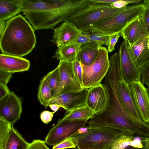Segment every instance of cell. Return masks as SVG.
<instances>
[{
	"instance_id": "42",
	"label": "cell",
	"mask_w": 149,
	"mask_h": 149,
	"mask_svg": "<svg viewBox=\"0 0 149 149\" xmlns=\"http://www.w3.org/2000/svg\"><path fill=\"white\" fill-rule=\"evenodd\" d=\"M49 106L51 109L55 112L57 111L60 107V106L56 104H51L49 105Z\"/></svg>"
},
{
	"instance_id": "9",
	"label": "cell",
	"mask_w": 149,
	"mask_h": 149,
	"mask_svg": "<svg viewBox=\"0 0 149 149\" xmlns=\"http://www.w3.org/2000/svg\"><path fill=\"white\" fill-rule=\"evenodd\" d=\"M58 66L60 72V83L56 96L65 93L79 92L84 90L74 74L72 63L59 61Z\"/></svg>"
},
{
	"instance_id": "6",
	"label": "cell",
	"mask_w": 149,
	"mask_h": 149,
	"mask_svg": "<svg viewBox=\"0 0 149 149\" xmlns=\"http://www.w3.org/2000/svg\"><path fill=\"white\" fill-rule=\"evenodd\" d=\"M108 52L106 47L100 46L97 55L91 64L87 66L81 63L84 89H88L98 85L107 75L110 66Z\"/></svg>"
},
{
	"instance_id": "25",
	"label": "cell",
	"mask_w": 149,
	"mask_h": 149,
	"mask_svg": "<svg viewBox=\"0 0 149 149\" xmlns=\"http://www.w3.org/2000/svg\"><path fill=\"white\" fill-rule=\"evenodd\" d=\"M46 75L51 90L52 97H55L60 83V74L58 67L48 73Z\"/></svg>"
},
{
	"instance_id": "16",
	"label": "cell",
	"mask_w": 149,
	"mask_h": 149,
	"mask_svg": "<svg viewBox=\"0 0 149 149\" xmlns=\"http://www.w3.org/2000/svg\"><path fill=\"white\" fill-rule=\"evenodd\" d=\"M129 52L134 63L141 71L149 63V37L138 41L129 48Z\"/></svg>"
},
{
	"instance_id": "12",
	"label": "cell",
	"mask_w": 149,
	"mask_h": 149,
	"mask_svg": "<svg viewBox=\"0 0 149 149\" xmlns=\"http://www.w3.org/2000/svg\"><path fill=\"white\" fill-rule=\"evenodd\" d=\"M132 97L141 120L149 124V96L148 90L141 81L129 84Z\"/></svg>"
},
{
	"instance_id": "3",
	"label": "cell",
	"mask_w": 149,
	"mask_h": 149,
	"mask_svg": "<svg viewBox=\"0 0 149 149\" xmlns=\"http://www.w3.org/2000/svg\"><path fill=\"white\" fill-rule=\"evenodd\" d=\"M111 4H91L64 22L72 23L82 33H88L92 27L116 15L127 7L126 6L121 8H114Z\"/></svg>"
},
{
	"instance_id": "10",
	"label": "cell",
	"mask_w": 149,
	"mask_h": 149,
	"mask_svg": "<svg viewBox=\"0 0 149 149\" xmlns=\"http://www.w3.org/2000/svg\"><path fill=\"white\" fill-rule=\"evenodd\" d=\"M118 52L122 76L127 84L141 81V71L134 63L129 52V45L124 40L121 44Z\"/></svg>"
},
{
	"instance_id": "33",
	"label": "cell",
	"mask_w": 149,
	"mask_h": 149,
	"mask_svg": "<svg viewBox=\"0 0 149 149\" xmlns=\"http://www.w3.org/2000/svg\"><path fill=\"white\" fill-rule=\"evenodd\" d=\"M140 17L149 37V8L148 7L145 6L144 10Z\"/></svg>"
},
{
	"instance_id": "26",
	"label": "cell",
	"mask_w": 149,
	"mask_h": 149,
	"mask_svg": "<svg viewBox=\"0 0 149 149\" xmlns=\"http://www.w3.org/2000/svg\"><path fill=\"white\" fill-rule=\"evenodd\" d=\"M134 135L125 132L112 145L109 149H124L132 145L134 139Z\"/></svg>"
},
{
	"instance_id": "1",
	"label": "cell",
	"mask_w": 149,
	"mask_h": 149,
	"mask_svg": "<svg viewBox=\"0 0 149 149\" xmlns=\"http://www.w3.org/2000/svg\"><path fill=\"white\" fill-rule=\"evenodd\" d=\"M90 4L88 0H23L21 12L34 30H54L58 23Z\"/></svg>"
},
{
	"instance_id": "37",
	"label": "cell",
	"mask_w": 149,
	"mask_h": 149,
	"mask_svg": "<svg viewBox=\"0 0 149 149\" xmlns=\"http://www.w3.org/2000/svg\"><path fill=\"white\" fill-rule=\"evenodd\" d=\"M56 112H51L48 111H44L40 113V117L42 121L44 123L47 124L52 120L53 115Z\"/></svg>"
},
{
	"instance_id": "11",
	"label": "cell",
	"mask_w": 149,
	"mask_h": 149,
	"mask_svg": "<svg viewBox=\"0 0 149 149\" xmlns=\"http://www.w3.org/2000/svg\"><path fill=\"white\" fill-rule=\"evenodd\" d=\"M22 111L21 99L13 92L0 100V118L12 125L20 118Z\"/></svg>"
},
{
	"instance_id": "23",
	"label": "cell",
	"mask_w": 149,
	"mask_h": 149,
	"mask_svg": "<svg viewBox=\"0 0 149 149\" xmlns=\"http://www.w3.org/2000/svg\"><path fill=\"white\" fill-rule=\"evenodd\" d=\"M80 47L66 45L59 46L54 57L59 61L72 63L77 58Z\"/></svg>"
},
{
	"instance_id": "15",
	"label": "cell",
	"mask_w": 149,
	"mask_h": 149,
	"mask_svg": "<svg viewBox=\"0 0 149 149\" xmlns=\"http://www.w3.org/2000/svg\"><path fill=\"white\" fill-rule=\"evenodd\" d=\"M117 92L120 102L126 111L132 116L142 120L134 104L129 84L123 79L118 83Z\"/></svg>"
},
{
	"instance_id": "40",
	"label": "cell",
	"mask_w": 149,
	"mask_h": 149,
	"mask_svg": "<svg viewBox=\"0 0 149 149\" xmlns=\"http://www.w3.org/2000/svg\"><path fill=\"white\" fill-rule=\"evenodd\" d=\"M77 147V149H104L93 146L82 144H78Z\"/></svg>"
},
{
	"instance_id": "31",
	"label": "cell",
	"mask_w": 149,
	"mask_h": 149,
	"mask_svg": "<svg viewBox=\"0 0 149 149\" xmlns=\"http://www.w3.org/2000/svg\"><path fill=\"white\" fill-rule=\"evenodd\" d=\"M72 64L74 74L80 84L82 86V71L81 63L77 58L72 63Z\"/></svg>"
},
{
	"instance_id": "39",
	"label": "cell",
	"mask_w": 149,
	"mask_h": 149,
	"mask_svg": "<svg viewBox=\"0 0 149 149\" xmlns=\"http://www.w3.org/2000/svg\"><path fill=\"white\" fill-rule=\"evenodd\" d=\"M135 140L132 145L128 146L124 149H147L145 145H143L141 141L136 143L140 141L135 143Z\"/></svg>"
},
{
	"instance_id": "13",
	"label": "cell",
	"mask_w": 149,
	"mask_h": 149,
	"mask_svg": "<svg viewBox=\"0 0 149 149\" xmlns=\"http://www.w3.org/2000/svg\"><path fill=\"white\" fill-rule=\"evenodd\" d=\"M88 89H84L79 92L63 93L52 97L49 105L56 104L64 109L66 112L86 104Z\"/></svg>"
},
{
	"instance_id": "8",
	"label": "cell",
	"mask_w": 149,
	"mask_h": 149,
	"mask_svg": "<svg viewBox=\"0 0 149 149\" xmlns=\"http://www.w3.org/2000/svg\"><path fill=\"white\" fill-rule=\"evenodd\" d=\"M110 95L107 86L100 83L88 89L86 104L95 113L99 115L109 107Z\"/></svg>"
},
{
	"instance_id": "45",
	"label": "cell",
	"mask_w": 149,
	"mask_h": 149,
	"mask_svg": "<svg viewBox=\"0 0 149 149\" xmlns=\"http://www.w3.org/2000/svg\"><path fill=\"white\" fill-rule=\"evenodd\" d=\"M147 90H148V95L149 96V86H148L147 87Z\"/></svg>"
},
{
	"instance_id": "2",
	"label": "cell",
	"mask_w": 149,
	"mask_h": 149,
	"mask_svg": "<svg viewBox=\"0 0 149 149\" xmlns=\"http://www.w3.org/2000/svg\"><path fill=\"white\" fill-rule=\"evenodd\" d=\"M36 43L33 28L22 15L6 22L5 29L0 36V48L2 53L22 57L32 51Z\"/></svg>"
},
{
	"instance_id": "17",
	"label": "cell",
	"mask_w": 149,
	"mask_h": 149,
	"mask_svg": "<svg viewBox=\"0 0 149 149\" xmlns=\"http://www.w3.org/2000/svg\"><path fill=\"white\" fill-rule=\"evenodd\" d=\"M30 67V61L22 57L0 54V69L14 73L27 71Z\"/></svg>"
},
{
	"instance_id": "29",
	"label": "cell",
	"mask_w": 149,
	"mask_h": 149,
	"mask_svg": "<svg viewBox=\"0 0 149 149\" xmlns=\"http://www.w3.org/2000/svg\"><path fill=\"white\" fill-rule=\"evenodd\" d=\"M91 42L90 39L87 34L81 33L76 36L65 45L81 46L84 44Z\"/></svg>"
},
{
	"instance_id": "38",
	"label": "cell",
	"mask_w": 149,
	"mask_h": 149,
	"mask_svg": "<svg viewBox=\"0 0 149 149\" xmlns=\"http://www.w3.org/2000/svg\"><path fill=\"white\" fill-rule=\"evenodd\" d=\"M10 92L7 85L0 84V100L7 96Z\"/></svg>"
},
{
	"instance_id": "18",
	"label": "cell",
	"mask_w": 149,
	"mask_h": 149,
	"mask_svg": "<svg viewBox=\"0 0 149 149\" xmlns=\"http://www.w3.org/2000/svg\"><path fill=\"white\" fill-rule=\"evenodd\" d=\"M54 30L52 41L57 47L65 44L82 33L74 24L69 21L65 22Z\"/></svg>"
},
{
	"instance_id": "4",
	"label": "cell",
	"mask_w": 149,
	"mask_h": 149,
	"mask_svg": "<svg viewBox=\"0 0 149 149\" xmlns=\"http://www.w3.org/2000/svg\"><path fill=\"white\" fill-rule=\"evenodd\" d=\"M145 7L143 3L127 6L116 15L92 27L89 33L95 31L107 36L120 34L128 24L141 15Z\"/></svg>"
},
{
	"instance_id": "41",
	"label": "cell",
	"mask_w": 149,
	"mask_h": 149,
	"mask_svg": "<svg viewBox=\"0 0 149 149\" xmlns=\"http://www.w3.org/2000/svg\"><path fill=\"white\" fill-rule=\"evenodd\" d=\"M6 27V22L5 21H0V36L4 31Z\"/></svg>"
},
{
	"instance_id": "20",
	"label": "cell",
	"mask_w": 149,
	"mask_h": 149,
	"mask_svg": "<svg viewBox=\"0 0 149 149\" xmlns=\"http://www.w3.org/2000/svg\"><path fill=\"white\" fill-rule=\"evenodd\" d=\"M23 0H0V21L8 20L21 12Z\"/></svg>"
},
{
	"instance_id": "22",
	"label": "cell",
	"mask_w": 149,
	"mask_h": 149,
	"mask_svg": "<svg viewBox=\"0 0 149 149\" xmlns=\"http://www.w3.org/2000/svg\"><path fill=\"white\" fill-rule=\"evenodd\" d=\"M95 114L93 111L85 104L66 112L63 118L69 121H87Z\"/></svg>"
},
{
	"instance_id": "21",
	"label": "cell",
	"mask_w": 149,
	"mask_h": 149,
	"mask_svg": "<svg viewBox=\"0 0 149 149\" xmlns=\"http://www.w3.org/2000/svg\"><path fill=\"white\" fill-rule=\"evenodd\" d=\"M29 143L12 125L3 149H27Z\"/></svg>"
},
{
	"instance_id": "24",
	"label": "cell",
	"mask_w": 149,
	"mask_h": 149,
	"mask_svg": "<svg viewBox=\"0 0 149 149\" xmlns=\"http://www.w3.org/2000/svg\"><path fill=\"white\" fill-rule=\"evenodd\" d=\"M52 97L51 90L45 75L40 81L38 88V98L40 104L46 108Z\"/></svg>"
},
{
	"instance_id": "36",
	"label": "cell",
	"mask_w": 149,
	"mask_h": 149,
	"mask_svg": "<svg viewBox=\"0 0 149 149\" xmlns=\"http://www.w3.org/2000/svg\"><path fill=\"white\" fill-rule=\"evenodd\" d=\"M13 73L0 69V84L7 85Z\"/></svg>"
},
{
	"instance_id": "34",
	"label": "cell",
	"mask_w": 149,
	"mask_h": 149,
	"mask_svg": "<svg viewBox=\"0 0 149 149\" xmlns=\"http://www.w3.org/2000/svg\"><path fill=\"white\" fill-rule=\"evenodd\" d=\"M27 149H49L45 141L40 139H34L29 143Z\"/></svg>"
},
{
	"instance_id": "28",
	"label": "cell",
	"mask_w": 149,
	"mask_h": 149,
	"mask_svg": "<svg viewBox=\"0 0 149 149\" xmlns=\"http://www.w3.org/2000/svg\"><path fill=\"white\" fill-rule=\"evenodd\" d=\"M87 34L91 42L95 43L100 46L103 45H106L109 37V36L95 31H91Z\"/></svg>"
},
{
	"instance_id": "32",
	"label": "cell",
	"mask_w": 149,
	"mask_h": 149,
	"mask_svg": "<svg viewBox=\"0 0 149 149\" xmlns=\"http://www.w3.org/2000/svg\"><path fill=\"white\" fill-rule=\"evenodd\" d=\"M120 36V34L117 33L109 36L106 45L107 47V50L110 53L114 50L115 46Z\"/></svg>"
},
{
	"instance_id": "7",
	"label": "cell",
	"mask_w": 149,
	"mask_h": 149,
	"mask_svg": "<svg viewBox=\"0 0 149 149\" xmlns=\"http://www.w3.org/2000/svg\"><path fill=\"white\" fill-rule=\"evenodd\" d=\"M87 123L86 121H69L63 118L59 119L49 130L45 141L48 145L55 146L69 137L77 135L79 130L84 127Z\"/></svg>"
},
{
	"instance_id": "30",
	"label": "cell",
	"mask_w": 149,
	"mask_h": 149,
	"mask_svg": "<svg viewBox=\"0 0 149 149\" xmlns=\"http://www.w3.org/2000/svg\"><path fill=\"white\" fill-rule=\"evenodd\" d=\"M77 145L73 136L69 137L57 145L53 146L52 149H65L75 148Z\"/></svg>"
},
{
	"instance_id": "14",
	"label": "cell",
	"mask_w": 149,
	"mask_h": 149,
	"mask_svg": "<svg viewBox=\"0 0 149 149\" xmlns=\"http://www.w3.org/2000/svg\"><path fill=\"white\" fill-rule=\"evenodd\" d=\"M140 16L128 24L120 34L128 43L129 48L132 47L139 40L149 37Z\"/></svg>"
},
{
	"instance_id": "35",
	"label": "cell",
	"mask_w": 149,
	"mask_h": 149,
	"mask_svg": "<svg viewBox=\"0 0 149 149\" xmlns=\"http://www.w3.org/2000/svg\"><path fill=\"white\" fill-rule=\"evenodd\" d=\"M141 82L147 87L149 86V63L141 71Z\"/></svg>"
},
{
	"instance_id": "27",
	"label": "cell",
	"mask_w": 149,
	"mask_h": 149,
	"mask_svg": "<svg viewBox=\"0 0 149 149\" xmlns=\"http://www.w3.org/2000/svg\"><path fill=\"white\" fill-rule=\"evenodd\" d=\"M12 125L0 118V149H3Z\"/></svg>"
},
{
	"instance_id": "44",
	"label": "cell",
	"mask_w": 149,
	"mask_h": 149,
	"mask_svg": "<svg viewBox=\"0 0 149 149\" xmlns=\"http://www.w3.org/2000/svg\"><path fill=\"white\" fill-rule=\"evenodd\" d=\"M143 4L145 6H147L149 8V0H144Z\"/></svg>"
},
{
	"instance_id": "5",
	"label": "cell",
	"mask_w": 149,
	"mask_h": 149,
	"mask_svg": "<svg viewBox=\"0 0 149 149\" xmlns=\"http://www.w3.org/2000/svg\"><path fill=\"white\" fill-rule=\"evenodd\" d=\"M86 127V130L84 133L73 136L77 145L82 144L109 149L117 140L125 132L107 127L89 125Z\"/></svg>"
},
{
	"instance_id": "19",
	"label": "cell",
	"mask_w": 149,
	"mask_h": 149,
	"mask_svg": "<svg viewBox=\"0 0 149 149\" xmlns=\"http://www.w3.org/2000/svg\"><path fill=\"white\" fill-rule=\"evenodd\" d=\"M100 46L92 42L86 43L80 47L77 55L78 60L85 65H89L94 61Z\"/></svg>"
},
{
	"instance_id": "43",
	"label": "cell",
	"mask_w": 149,
	"mask_h": 149,
	"mask_svg": "<svg viewBox=\"0 0 149 149\" xmlns=\"http://www.w3.org/2000/svg\"><path fill=\"white\" fill-rule=\"evenodd\" d=\"M143 141L145 143V145L147 149H149V138L143 139Z\"/></svg>"
}]
</instances>
